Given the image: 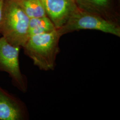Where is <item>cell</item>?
Masks as SVG:
<instances>
[{
    "label": "cell",
    "instance_id": "277c9868",
    "mask_svg": "<svg viewBox=\"0 0 120 120\" xmlns=\"http://www.w3.org/2000/svg\"><path fill=\"white\" fill-rule=\"evenodd\" d=\"M20 48L11 45L3 37L0 38V70L8 73L17 88L26 92L27 89V80L19 66Z\"/></svg>",
    "mask_w": 120,
    "mask_h": 120
},
{
    "label": "cell",
    "instance_id": "ba28073f",
    "mask_svg": "<svg viewBox=\"0 0 120 120\" xmlns=\"http://www.w3.org/2000/svg\"><path fill=\"white\" fill-rule=\"evenodd\" d=\"M24 12L30 18L47 16L41 0H17Z\"/></svg>",
    "mask_w": 120,
    "mask_h": 120
},
{
    "label": "cell",
    "instance_id": "5b68a950",
    "mask_svg": "<svg viewBox=\"0 0 120 120\" xmlns=\"http://www.w3.org/2000/svg\"><path fill=\"white\" fill-rule=\"evenodd\" d=\"M46 15L56 29L64 26L78 7L75 0H41Z\"/></svg>",
    "mask_w": 120,
    "mask_h": 120
},
{
    "label": "cell",
    "instance_id": "6da1fadb",
    "mask_svg": "<svg viewBox=\"0 0 120 120\" xmlns=\"http://www.w3.org/2000/svg\"><path fill=\"white\" fill-rule=\"evenodd\" d=\"M60 37L56 29L31 36L23 47L25 53L40 69L53 70L56 66V56L60 52Z\"/></svg>",
    "mask_w": 120,
    "mask_h": 120
},
{
    "label": "cell",
    "instance_id": "3957f363",
    "mask_svg": "<svg viewBox=\"0 0 120 120\" xmlns=\"http://www.w3.org/2000/svg\"><path fill=\"white\" fill-rule=\"evenodd\" d=\"M82 30H98L120 37V27L118 23L79 7L64 26L56 29L61 37L67 33Z\"/></svg>",
    "mask_w": 120,
    "mask_h": 120
},
{
    "label": "cell",
    "instance_id": "9c48e42d",
    "mask_svg": "<svg viewBox=\"0 0 120 120\" xmlns=\"http://www.w3.org/2000/svg\"><path fill=\"white\" fill-rule=\"evenodd\" d=\"M75 1L79 8L98 14L108 19L102 11L107 7L109 0H75Z\"/></svg>",
    "mask_w": 120,
    "mask_h": 120
},
{
    "label": "cell",
    "instance_id": "7a4b0ae2",
    "mask_svg": "<svg viewBox=\"0 0 120 120\" xmlns=\"http://www.w3.org/2000/svg\"><path fill=\"white\" fill-rule=\"evenodd\" d=\"M30 18L17 0H4L0 34L11 45L23 47L29 38Z\"/></svg>",
    "mask_w": 120,
    "mask_h": 120
},
{
    "label": "cell",
    "instance_id": "52a82bcc",
    "mask_svg": "<svg viewBox=\"0 0 120 120\" xmlns=\"http://www.w3.org/2000/svg\"><path fill=\"white\" fill-rule=\"evenodd\" d=\"M56 28L47 16L30 18L28 34L29 37L52 31Z\"/></svg>",
    "mask_w": 120,
    "mask_h": 120
},
{
    "label": "cell",
    "instance_id": "30bf717a",
    "mask_svg": "<svg viewBox=\"0 0 120 120\" xmlns=\"http://www.w3.org/2000/svg\"><path fill=\"white\" fill-rule=\"evenodd\" d=\"M3 2H4V0H0V23L1 22V18H2Z\"/></svg>",
    "mask_w": 120,
    "mask_h": 120
},
{
    "label": "cell",
    "instance_id": "8992f818",
    "mask_svg": "<svg viewBox=\"0 0 120 120\" xmlns=\"http://www.w3.org/2000/svg\"><path fill=\"white\" fill-rule=\"evenodd\" d=\"M22 105L0 87V120H22Z\"/></svg>",
    "mask_w": 120,
    "mask_h": 120
}]
</instances>
